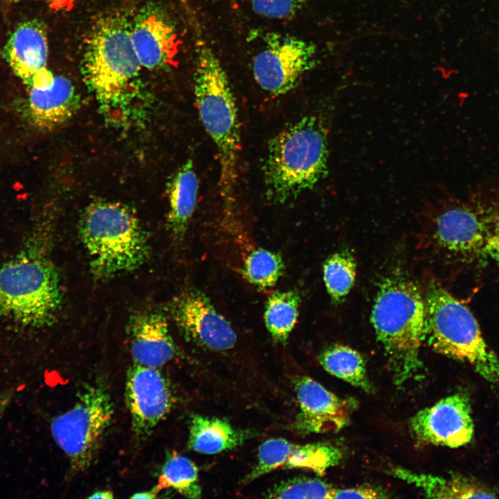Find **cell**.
<instances>
[{
  "instance_id": "18",
  "label": "cell",
  "mask_w": 499,
  "mask_h": 499,
  "mask_svg": "<svg viewBox=\"0 0 499 499\" xmlns=\"http://www.w3.org/2000/svg\"><path fill=\"white\" fill-rule=\"evenodd\" d=\"M128 332L134 363L160 368L175 356L176 347L161 313L146 312L134 315Z\"/></svg>"
},
{
  "instance_id": "25",
  "label": "cell",
  "mask_w": 499,
  "mask_h": 499,
  "mask_svg": "<svg viewBox=\"0 0 499 499\" xmlns=\"http://www.w3.org/2000/svg\"><path fill=\"white\" fill-rule=\"evenodd\" d=\"M158 493L171 489L189 498H198L202 489L195 464L187 457L173 453L164 462L157 483L153 487Z\"/></svg>"
},
{
  "instance_id": "6",
  "label": "cell",
  "mask_w": 499,
  "mask_h": 499,
  "mask_svg": "<svg viewBox=\"0 0 499 499\" xmlns=\"http://www.w3.org/2000/svg\"><path fill=\"white\" fill-rule=\"evenodd\" d=\"M80 234L91 270L98 279L134 270L148 258L146 234L135 213L122 203L90 204L81 218Z\"/></svg>"
},
{
  "instance_id": "30",
  "label": "cell",
  "mask_w": 499,
  "mask_h": 499,
  "mask_svg": "<svg viewBox=\"0 0 499 499\" xmlns=\"http://www.w3.org/2000/svg\"><path fill=\"white\" fill-rule=\"evenodd\" d=\"M387 495L376 487L362 485L348 489H335L333 498H384Z\"/></svg>"
},
{
  "instance_id": "20",
  "label": "cell",
  "mask_w": 499,
  "mask_h": 499,
  "mask_svg": "<svg viewBox=\"0 0 499 499\" xmlns=\"http://www.w3.org/2000/svg\"><path fill=\"white\" fill-rule=\"evenodd\" d=\"M392 475L419 489L426 497L438 498H491L496 493L482 483L461 475L441 477L396 467Z\"/></svg>"
},
{
  "instance_id": "10",
  "label": "cell",
  "mask_w": 499,
  "mask_h": 499,
  "mask_svg": "<svg viewBox=\"0 0 499 499\" xmlns=\"http://www.w3.org/2000/svg\"><path fill=\"white\" fill-rule=\"evenodd\" d=\"M317 62L315 44L277 32L266 33L261 49L254 56V78L265 92L280 96L292 90Z\"/></svg>"
},
{
  "instance_id": "9",
  "label": "cell",
  "mask_w": 499,
  "mask_h": 499,
  "mask_svg": "<svg viewBox=\"0 0 499 499\" xmlns=\"http://www.w3.org/2000/svg\"><path fill=\"white\" fill-rule=\"evenodd\" d=\"M113 416L110 394L98 383L84 388L73 405L53 419V439L67 455L72 473L83 472L94 463Z\"/></svg>"
},
{
  "instance_id": "23",
  "label": "cell",
  "mask_w": 499,
  "mask_h": 499,
  "mask_svg": "<svg viewBox=\"0 0 499 499\" xmlns=\"http://www.w3.org/2000/svg\"><path fill=\"white\" fill-rule=\"evenodd\" d=\"M319 360L323 368L331 375L365 392L373 391L365 361L356 350L346 345L334 344L323 351Z\"/></svg>"
},
{
  "instance_id": "36",
  "label": "cell",
  "mask_w": 499,
  "mask_h": 499,
  "mask_svg": "<svg viewBox=\"0 0 499 499\" xmlns=\"http://www.w3.org/2000/svg\"><path fill=\"white\" fill-rule=\"evenodd\" d=\"M7 1H10V2L17 3V2H19V1H21V0H7Z\"/></svg>"
},
{
  "instance_id": "33",
  "label": "cell",
  "mask_w": 499,
  "mask_h": 499,
  "mask_svg": "<svg viewBox=\"0 0 499 499\" xmlns=\"http://www.w3.org/2000/svg\"><path fill=\"white\" fill-rule=\"evenodd\" d=\"M12 398L11 392L0 393V419L3 415Z\"/></svg>"
},
{
  "instance_id": "17",
  "label": "cell",
  "mask_w": 499,
  "mask_h": 499,
  "mask_svg": "<svg viewBox=\"0 0 499 499\" xmlns=\"http://www.w3.org/2000/svg\"><path fill=\"white\" fill-rule=\"evenodd\" d=\"M132 43L142 67L165 68L177 54V36L174 26L160 11L148 8L130 22Z\"/></svg>"
},
{
  "instance_id": "11",
  "label": "cell",
  "mask_w": 499,
  "mask_h": 499,
  "mask_svg": "<svg viewBox=\"0 0 499 499\" xmlns=\"http://www.w3.org/2000/svg\"><path fill=\"white\" fill-rule=\"evenodd\" d=\"M169 310L185 338L195 344L213 351L235 346L237 337L231 325L202 292H182L172 300Z\"/></svg>"
},
{
  "instance_id": "13",
  "label": "cell",
  "mask_w": 499,
  "mask_h": 499,
  "mask_svg": "<svg viewBox=\"0 0 499 499\" xmlns=\"http://www.w3.org/2000/svg\"><path fill=\"white\" fill-rule=\"evenodd\" d=\"M125 399L132 430L139 438L154 431L173 404L170 385L159 368L136 363L127 372Z\"/></svg>"
},
{
  "instance_id": "19",
  "label": "cell",
  "mask_w": 499,
  "mask_h": 499,
  "mask_svg": "<svg viewBox=\"0 0 499 499\" xmlns=\"http://www.w3.org/2000/svg\"><path fill=\"white\" fill-rule=\"evenodd\" d=\"M28 114L40 130L55 129L73 116L80 105L79 96L68 78L55 76L50 85L28 89Z\"/></svg>"
},
{
  "instance_id": "16",
  "label": "cell",
  "mask_w": 499,
  "mask_h": 499,
  "mask_svg": "<svg viewBox=\"0 0 499 499\" xmlns=\"http://www.w3.org/2000/svg\"><path fill=\"white\" fill-rule=\"evenodd\" d=\"M3 51L12 71L28 89L42 88L53 83L55 76L47 68L46 32L40 21L31 19L19 24Z\"/></svg>"
},
{
  "instance_id": "26",
  "label": "cell",
  "mask_w": 499,
  "mask_h": 499,
  "mask_svg": "<svg viewBox=\"0 0 499 499\" xmlns=\"http://www.w3.org/2000/svg\"><path fill=\"white\" fill-rule=\"evenodd\" d=\"M356 275L353 257L347 252L334 253L323 265V277L326 290L335 301L344 299L353 288Z\"/></svg>"
},
{
  "instance_id": "29",
  "label": "cell",
  "mask_w": 499,
  "mask_h": 499,
  "mask_svg": "<svg viewBox=\"0 0 499 499\" xmlns=\"http://www.w3.org/2000/svg\"><path fill=\"white\" fill-rule=\"evenodd\" d=\"M313 0H246L257 15L270 19H289L295 17Z\"/></svg>"
},
{
  "instance_id": "28",
  "label": "cell",
  "mask_w": 499,
  "mask_h": 499,
  "mask_svg": "<svg viewBox=\"0 0 499 499\" xmlns=\"http://www.w3.org/2000/svg\"><path fill=\"white\" fill-rule=\"evenodd\" d=\"M335 489L323 480L305 477L276 484L265 496L270 498H333Z\"/></svg>"
},
{
  "instance_id": "4",
  "label": "cell",
  "mask_w": 499,
  "mask_h": 499,
  "mask_svg": "<svg viewBox=\"0 0 499 499\" xmlns=\"http://www.w3.org/2000/svg\"><path fill=\"white\" fill-rule=\"evenodd\" d=\"M423 295L429 345L441 354L469 364L499 387V358L487 344L469 307L432 279L426 283Z\"/></svg>"
},
{
  "instance_id": "1",
  "label": "cell",
  "mask_w": 499,
  "mask_h": 499,
  "mask_svg": "<svg viewBox=\"0 0 499 499\" xmlns=\"http://www.w3.org/2000/svg\"><path fill=\"white\" fill-rule=\"evenodd\" d=\"M371 321L395 385L417 377L423 367L420 350L426 339L423 292L403 276L386 279L378 292Z\"/></svg>"
},
{
  "instance_id": "35",
  "label": "cell",
  "mask_w": 499,
  "mask_h": 499,
  "mask_svg": "<svg viewBox=\"0 0 499 499\" xmlns=\"http://www.w3.org/2000/svg\"><path fill=\"white\" fill-rule=\"evenodd\" d=\"M89 498H103L110 499L114 498L113 493L110 491H98L93 493Z\"/></svg>"
},
{
  "instance_id": "8",
  "label": "cell",
  "mask_w": 499,
  "mask_h": 499,
  "mask_svg": "<svg viewBox=\"0 0 499 499\" xmlns=\"http://www.w3.org/2000/svg\"><path fill=\"white\" fill-rule=\"evenodd\" d=\"M61 291L51 263L39 256L17 258L0 266V311L28 324L50 322Z\"/></svg>"
},
{
  "instance_id": "12",
  "label": "cell",
  "mask_w": 499,
  "mask_h": 499,
  "mask_svg": "<svg viewBox=\"0 0 499 499\" xmlns=\"http://www.w3.org/2000/svg\"><path fill=\"white\" fill-rule=\"evenodd\" d=\"M410 430L421 444L455 448L469 444L474 434L469 398L457 393L417 412Z\"/></svg>"
},
{
  "instance_id": "2",
  "label": "cell",
  "mask_w": 499,
  "mask_h": 499,
  "mask_svg": "<svg viewBox=\"0 0 499 499\" xmlns=\"http://www.w3.org/2000/svg\"><path fill=\"white\" fill-rule=\"evenodd\" d=\"M193 89L200 119L217 150L220 193L228 207L234 201L240 150L238 109L226 71L202 41L197 44Z\"/></svg>"
},
{
  "instance_id": "3",
  "label": "cell",
  "mask_w": 499,
  "mask_h": 499,
  "mask_svg": "<svg viewBox=\"0 0 499 499\" xmlns=\"http://www.w3.org/2000/svg\"><path fill=\"white\" fill-rule=\"evenodd\" d=\"M326 132L307 116L290 123L268 142L263 166L266 196L282 204L310 189L328 171Z\"/></svg>"
},
{
  "instance_id": "7",
  "label": "cell",
  "mask_w": 499,
  "mask_h": 499,
  "mask_svg": "<svg viewBox=\"0 0 499 499\" xmlns=\"http://www.w3.org/2000/svg\"><path fill=\"white\" fill-rule=\"evenodd\" d=\"M498 218L475 204L439 200L422 213L423 243L443 261L471 262L487 256L485 246Z\"/></svg>"
},
{
  "instance_id": "14",
  "label": "cell",
  "mask_w": 499,
  "mask_h": 499,
  "mask_svg": "<svg viewBox=\"0 0 499 499\" xmlns=\"http://www.w3.org/2000/svg\"><path fill=\"white\" fill-rule=\"evenodd\" d=\"M342 459V450L331 444H297L283 439H270L259 446L257 462L243 482H251L277 469H303L321 475Z\"/></svg>"
},
{
  "instance_id": "32",
  "label": "cell",
  "mask_w": 499,
  "mask_h": 499,
  "mask_svg": "<svg viewBox=\"0 0 499 499\" xmlns=\"http://www.w3.org/2000/svg\"><path fill=\"white\" fill-rule=\"evenodd\" d=\"M51 8L60 10H69L71 8L75 0H45Z\"/></svg>"
},
{
  "instance_id": "24",
  "label": "cell",
  "mask_w": 499,
  "mask_h": 499,
  "mask_svg": "<svg viewBox=\"0 0 499 499\" xmlns=\"http://www.w3.org/2000/svg\"><path fill=\"white\" fill-rule=\"evenodd\" d=\"M300 300L295 290L277 291L268 297L264 319L274 341L279 343L287 341L297 323Z\"/></svg>"
},
{
  "instance_id": "34",
  "label": "cell",
  "mask_w": 499,
  "mask_h": 499,
  "mask_svg": "<svg viewBox=\"0 0 499 499\" xmlns=\"http://www.w3.org/2000/svg\"><path fill=\"white\" fill-rule=\"evenodd\" d=\"M159 493L155 489H152L150 491L138 492L133 494L132 498H155L157 496Z\"/></svg>"
},
{
  "instance_id": "15",
  "label": "cell",
  "mask_w": 499,
  "mask_h": 499,
  "mask_svg": "<svg viewBox=\"0 0 499 499\" xmlns=\"http://www.w3.org/2000/svg\"><path fill=\"white\" fill-rule=\"evenodd\" d=\"M299 405L295 429L300 434L336 432L346 427L356 401L340 397L308 376L295 383Z\"/></svg>"
},
{
  "instance_id": "27",
  "label": "cell",
  "mask_w": 499,
  "mask_h": 499,
  "mask_svg": "<svg viewBox=\"0 0 499 499\" xmlns=\"http://www.w3.org/2000/svg\"><path fill=\"white\" fill-rule=\"evenodd\" d=\"M284 268L283 261L279 254L257 248L245 259L243 273L251 284L261 289H267L274 286L282 276Z\"/></svg>"
},
{
  "instance_id": "22",
  "label": "cell",
  "mask_w": 499,
  "mask_h": 499,
  "mask_svg": "<svg viewBox=\"0 0 499 499\" xmlns=\"http://www.w3.org/2000/svg\"><path fill=\"white\" fill-rule=\"evenodd\" d=\"M249 437V432L235 428L226 420L194 415L190 421L188 444L193 451L213 455L234 449Z\"/></svg>"
},
{
  "instance_id": "5",
  "label": "cell",
  "mask_w": 499,
  "mask_h": 499,
  "mask_svg": "<svg viewBox=\"0 0 499 499\" xmlns=\"http://www.w3.org/2000/svg\"><path fill=\"white\" fill-rule=\"evenodd\" d=\"M82 67L87 84L102 105L121 104L138 90L142 67L125 15L109 13L95 22L87 37Z\"/></svg>"
},
{
  "instance_id": "31",
  "label": "cell",
  "mask_w": 499,
  "mask_h": 499,
  "mask_svg": "<svg viewBox=\"0 0 499 499\" xmlns=\"http://www.w3.org/2000/svg\"><path fill=\"white\" fill-rule=\"evenodd\" d=\"M485 254L499 263V218L495 222L490 236L488 238Z\"/></svg>"
},
{
  "instance_id": "21",
  "label": "cell",
  "mask_w": 499,
  "mask_h": 499,
  "mask_svg": "<svg viewBox=\"0 0 499 499\" xmlns=\"http://www.w3.org/2000/svg\"><path fill=\"white\" fill-rule=\"evenodd\" d=\"M199 180L191 159L174 173L168 186L167 226L176 239L183 238L195 211Z\"/></svg>"
}]
</instances>
